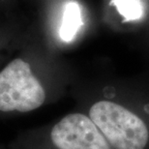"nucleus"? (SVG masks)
Segmentation results:
<instances>
[{
	"instance_id": "obj_1",
	"label": "nucleus",
	"mask_w": 149,
	"mask_h": 149,
	"mask_svg": "<svg viewBox=\"0 0 149 149\" xmlns=\"http://www.w3.org/2000/svg\"><path fill=\"white\" fill-rule=\"evenodd\" d=\"M81 111L113 149H149V97L124 96L112 87L80 100Z\"/></svg>"
},
{
	"instance_id": "obj_2",
	"label": "nucleus",
	"mask_w": 149,
	"mask_h": 149,
	"mask_svg": "<svg viewBox=\"0 0 149 149\" xmlns=\"http://www.w3.org/2000/svg\"><path fill=\"white\" fill-rule=\"evenodd\" d=\"M2 149H113L84 112L77 109L57 120L22 132Z\"/></svg>"
},
{
	"instance_id": "obj_3",
	"label": "nucleus",
	"mask_w": 149,
	"mask_h": 149,
	"mask_svg": "<svg viewBox=\"0 0 149 149\" xmlns=\"http://www.w3.org/2000/svg\"><path fill=\"white\" fill-rule=\"evenodd\" d=\"M49 101L43 80L23 58L11 60L0 72L1 117L34 111Z\"/></svg>"
},
{
	"instance_id": "obj_4",
	"label": "nucleus",
	"mask_w": 149,
	"mask_h": 149,
	"mask_svg": "<svg viewBox=\"0 0 149 149\" xmlns=\"http://www.w3.org/2000/svg\"><path fill=\"white\" fill-rule=\"evenodd\" d=\"M82 24L81 9L79 4L77 2L67 3L64 9L61 26L59 28L60 39L66 43L73 41Z\"/></svg>"
},
{
	"instance_id": "obj_5",
	"label": "nucleus",
	"mask_w": 149,
	"mask_h": 149,
	"mask_svg": "<svg viewBox=\"0 0 149 149\" xmlns=\"http://www.w3.org/2000/svg\"><path fill=\"white\" fill-rule=\"evenodd\" d=\"M111 5L116 8L124 22L141 19L144 14L141 0H111Z\"/></svg>"
}]
</instances>
